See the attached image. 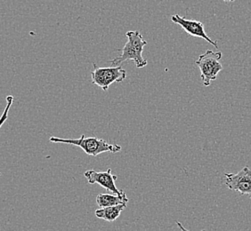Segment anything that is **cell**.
<instances>
[{"label":"cell","mask_w":251,"mask_h":231,"mask_svg":"<svg viewBox=\"0 0 251 231\" xmlns=\"http://www.w3.org/2000/svg\"><path fill=\"white\" fill-rule=\"evenodd\" d=\"M1 175H2V173H1V172H0V177H1Z\"/></svg>","instance_id":"4fadbf2b"},{"label":"cell","mask_w":251,"mask_h":231,"mask_svg":"<svg viewBox=\"0 0 251 231\" xmlns=\"http://www.w3.org/2000/svg\"><path fill=\"white\" fill-rule=\"evenodd\" d=\"M126 207V204H121L114 207H104V208H100L95 212L96 216L98 219L104 220L106 222H113L116 221L117 219L120 217L122 211Z\"/></svg>","instance_id":"ba28073f"},{"label":"cell","mask_w":251,"mask_h":231,"mask_svg":"<svg viewBox=\"0 0 251 231\" xmlns=\"http://www.w3.org/2000/svg\"><path fill=\"white\" fill-rule=\"evenodd\" d=\"M222 53L220 51L213 52L212 50H207L205 53L199 56L195 62L201 70V77L203 85L209 87L212 81L218 78V74L223 69V65L220 63Z\"/></svg>","instance_id":"3957f363"},{"label":"cell","mask_w":251,"mask_h":231,"mask_svg":"<svg viewBox=\"0 0 251 231\" xmlns=\"http://www.w3.org/2000/svg\"><path fill=\"white\" fill-rule=\"evenodd\" d=\"M14 102V96L9 95L6 97V106H5V110L3 111L2 115L0 116V129L2 127V125H4L6 119L8 118V113H9L10 109L12 107V104Z\"/></svg>","instance_id":"30bf717a"},{"label":"cell","mask_w":251,"mask_h":231,"mask_svg":"<svg viewBox=\"0 0 251 231\" xmlns=\"http://www.w3.org/2000/svg\"><path fill=\"white\" fill-rule=\"evenodd\" d=\"M50 141L54 143H64V144L74 145L77 146L84 150L86 154L93 157H97V155L111 152L118 153L121 150V147L118 144H110L106 140L98 139L96 137H86L82 135L78 139H62L57 137H50Z\"/></svg>","instance_id":"7a4b0ae2"},{"label":"cell","mask_w":251,"mask_h":231,"mask_svg":"<svg viewBox=\"0 0 251 231\" xmlns=\"http://www.w3.org/2000/svg\"><path fill=\"white\" fill-rule=\"evenodd\" d=\"M127 202H128V199L126 198V193L122 196H117L114 194L100 193L97 197V205L101 208L114 207V206H118L121 204H126Z\"/></svg>","instance_id":"9c48e42d"},{"label":"cell","mask_w":251,"mask_h":231,"mask_svg":"<svg viewBox=\"0 0 251 231\" xmlns=\"http://www.w3.org/2000/svg\"><path fill=\"white\" fill-rule=\"evenodd\" d=\"M225 184L232 191L240 193L251 199V170L245 166L238 173L225 174Z\"/></svg>","instance_id":"5b68a950"},{"label":"cell","mask_w":251,"mask_h":231,"mask_svg":"<svg viewBox=\"0 0 251 231\" xmlns=\"http://www.w3.org/2000/svg\"><path fill=\"white\" fill-rule=\"evenodd\" d=\"M93 66L92 83L101 87L103 91H107L111 84L122 82L126 77V71L121 65L118 67L100 68L97 67L96 63H93Z\"/></svg>","instance_id":"277c9868"},{"label":"cell","mask_w":251,"mask_h":231,"mask_svg":"<svg viewBox=\"0 0 251 231\" xmlns=\"http://www.w3.org/2000/svg\"><path fill=\"white\" fill-rule=\"evenodd\" d=\"M224 2H226V3H231V2H233L234 0H223Z\"/></svg>","instance_id":"7c38bea8"},{"label":"cell","mask_w":251,"mask_h":231,"mask_svg":"<svg viewBox=\"0 0 251 231\" xmlns=\"http://www.w3.org/2000/svg\"><path fill=\"white\" fill-rule=\"evenodd\" d=\"M171 21L176 24L179 25L190 36L204 39L208 43L211 44L216 48H218V42L214 41L208 37L205 31L202 23L195 20L186 19L185 17H182L178 15H172Z\"/></svg>","instance_id":"52a82bcc"},{"label":"cell","mask_w":251,"mask_h":231,"mask_svg":"<svg viewBox=\"0 0 251 231\" xmlns=\"http://www.w3.org/2000/svg\"><path fill=\"white\" fill-rule=\"evenodd\" d=\"M85 178L89 184H99L101 187L111 191L117 196H122L125 192L117 188L115 182L118 176L111 174V169H108L105 172H97L95 170H88L84 173Z\"/></svg>","instance_id":"8992f818"},{"label":"cell","mask_w":251,"mask_h":231,"mask_svg":"<svg viewBox=\"0 0 251 231\" xmlns=\"http://www.w3.org/2000/svg\"><path fill=\"white\" fill-rule=\"evenodd\" d=\"M176 225H177V227H178L179 230H180V231H188V230H187V229H185V228H184V227L183 226V224H182V223H181V222H177V221H176ZM204 231V230H203V231Z\"/></svg>","instance_id":"8fae6325"},{"label":"cell","mask_w":251,"mask_h":231,"mask_svg":"<svg viewBox=\"0 0 251 231\" xmlns=\"http://www.w3.org/2000/svg\"><path fill=\"white\" fill-rule=\"evenodd\" d=\"M126 36L127 38V42L125 44L123 48L118 50L121 52V54L108 63H111V65H121V63H125L126 61H133L136 68L141 69L145 67L148 64V62L143 57V52L145 46H147V42L137 30L127 31Z\"/></svg>","instance_id":"6da1fadb"}]
</instances>
